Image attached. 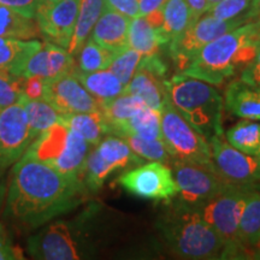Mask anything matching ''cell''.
Masks as SVG:
<instances>
[{"label": "cell", "mask_w": 260, "mask_h": 260, "mask_svg": "<svg viewBox=\"0 0 260 260\" xmlns=\"http://www.w3.org/2000/svg\"><path fill=\"white\" fill-rule=\"evenodd\" d=\"M169 45V39L160 29L148 23L145 16L132 18L128 30V46L142 56H151L160 52L162 46Z\"/></svg>", "instance_id": "20"}, {"label": "cell", "mask_w": 260, "mask_h": 260, "mask_svg": "<svg viewBox=\"0 0 260 260\" xmlns=\"http://www.w3.org/2000/svg\"><path fill=\"white\" fill-rule=\"evenodd\" d=\"M258 184L233 183L212 200L197 207L222 237L224 249L220 259H252L251 252L239 241V225L249 194Z\"/></svg>", "instance_id": "6"}, {"label": "cell", "mask_w": 260, "mask_h": 260, "mask_svg": "<svg viewBox=\"0 0 260 260\" xmlns=\"http://www.w3.org/2000/svg\"><path fill=\"white\" fill-rule=\"evenodd\" d=\"M74 74L84 88L100 103V105L115 99L124 92V84L115 74L107 69L93 73H84L76 69Z\"/></svg>", "instance_id": "22"}, {"label": "cell", "mask_w": 260, "mask_h": 260, "mask_svg": "<svg viewBox=\"0 0 260 260\" xmlns=\"http://www.w3.org/2000/svg\"><path fill=\"white\" fill-rule=\"evenodd\" d=\"M164 84L171 105L207 141L224 135V99L213 84L184 74L174 75Z\"/></svg>", "instance_id": "4"}, {"label": "cell", "mask_w": 260, "mask_h": 260, "mask_svg": "<svg viewBox=\"0 0 260 260\" xmlns=\"http://www.w3.org/2000/svg\"><path fill=\"white\" fill-rule=\"evenodd\" d=\"M80 0H58L46 5H38L37 23L46 41L68 48L73 38Z\"/></svg>", "instance_id": "15"}, {"label": "cell", "mask_w": 260, "mask_h": 260, "mask_svg": "<svg viewBox=\"0 0 260 260\" xmlns=\"http://www.w3.org/2000/svg\"><path fill=\"white\" fill-rule=\"evenodd\" d=\"M160 122L161 141L172 159L214 168L209 141L175 110L168 98Z\"/></svg>", "instance_id": "7"}, {"label": "cell", "mask_w": 260, "mask_h": 260, "mask_svg": "<svg viewBox=\"0 0 260 260\" xmlns=\"http://www.w3.org/2000/svg\"><path fill=\"white\" fill-rule=\"evenodd\" d=\"M253 256H254V259H260V240L253 248Z\"/></svg>", "instance_id": "46"}, {"label": "cell", "mask_w": 260, "mask_h": 260, "mask_svg": "<svg viewBox=\"0 0 260 260\" xmlns=\"http://www.w3.org/2000/svg\"><path fill=\"white\" fill-rule=\"evenodd\" d=\"M5 242H9L8 233H6L5 226L0 223V243H5Z\"/></svg>", "instance_id": "45"}, {"label": "cell", "mask_w": 260, "mask_h": 260, "mask_svg": "<svg viewBox=\"0 0 260 260\" xmlns=\"http://www.w3.org/2000/svg\"><path fill=\"white\" fill-rule=\"evenodd\" d=\"M225 140L234 148L249 155H260V124L242 119L225 133Z\"/></svg>", "instance_id": "30"}, {"label": "cell", "mask_w": 260, "mask_h": 260, "mask_svg": "<svg viewBox=\"0 0 260 260\" xmlns=\"http://www.w3.org/2000/svg\"><path fill=\"white\" fill-rule=\"evenodd\" d=\"M164 77L152 73L145 68L138 67L134 76L126 84L124 92L138 95L151 109L159 113L162 112L165 102H167V89H165Z\"/></svg>", "instance_id": "19"}, {"label": "cell", "mask_w": 260, "mask_h": 260, "mask_svg": "<svg viewBox=\"0 0 260 260\" xmlns=\"http://www.w3.org/2000/svg\"><path fill=\"white\" fill-rule=\"evenodd\" d=\"M79 70L84 73L106 70L115 58V52L98 45L92 38L87 39L79 53Z\"/></svg>", "instance_id": "32"}, {"label": "cell", "mask_w": 260, "mask_h": 260, "mask_svg": "<svg viewBox=\"0 0 260 260\" xmlns=\"http://www.w3.org/2000/svg\"><path fill=\"white\" fill-rule=\"evenodd\" d=\"M162 32L170 42L188 28L190 22V12L186 0H167L162 6Z\"/></svg>", "instance_id": "31"}, {"label": "cell", "mask_w": 260, "mask_h": 260, "mask_svg": "<svg viewBox=\"0 0 260 260\" xmlns=\"http://www.w3.org/2000/svg\"><path fill=\"white\" fill-rule=\"evenodd\" d=\"M105 0H80L79 14H77L76 24L74 34L67 51L70 54H77L81 48L92 34L94 25L100 18L105 10Z\"/></svg>", "instance_id": "23"}, {"label": "cell", "mask_w": 260, "mask_h": 260, "mask_svg": "<svg viewBox=\"0 0 260 260\" xmlns=\"http://www.w3.org/2000/svg\"><path fill=\"white\" fill-rule=\"evenodd\" d=\"M161 113L146 105L122 124L113 126L111 135L134 134L147 140H161Z\"/></svg>", "instance_id": "24"}, {"label": "cell", "mask_w": 260, "mask_h": 260, "mask_svg": "<svg viewBox=\"0 0 260 260\" xmlns=\"http://www.w3.org/2000/svg\"><path fill=\"white\" fill-rule=\"evenodd\" d=\"M186 2L189 8L191 23L198 21L207 11V0H186Z\"/></svg>", "instance_id": "41"}, {"label": "cell", "mask_w": 260, "mask_h": 260, "mask_svg": "<svg viewBox=\"0 0 260 260\" xmlns=\"http://www.w3.org/2000/svg\"><path fill=\"white\" fill-rule=\"evenodd\" d=\"M224 107L241 119L260 121V89L234 80L224 92Z\"/></svg>", "instance_id": "18"}, {"label": "cell", "mask_w": 260, "mask_h": 260, "mask_svg": "<svg viewBox=\"0 0 260 260\" xmlns=\"http://www.w3.org/2000/svg\"><path fill=\"white\" fill-rule=\"evenodd\" d=\"M0 4L8 6L24 17L35 18L38 0H0Z\"/></svg>", "instance_id": "39"}, {"label": "cell", "mask_w": 260, "mask_h": 260, "mask_svg": "<svg viewBox=\"0 0 260 260\" xmlns=\"http://www.w3.org/2000/svg\"><path fill=\"white\" fill-rule=\"evenodd\" d=\"M167 0H139V16H146L155 10L162 9Z\"/></svg>", "instance_id": "43"}, {"label": "cell", "mask_w": 260, "mask_h": 260, "mask_svg": "<svg viewBox=\"0 0 260 260\" xmlns=\"http://www.w3.org/2000/svg\"><path fill=\"white\" fill-rule=\"evenodd\" d=\"M212 161L217 172L236 184L260 183V155H249L234 148L225 136L209 140Z\"/></svg>", "instance_id": "12"}, {"label": "cell", "mask_w": 260, "mask_h": 260, "mask_svg": "<svg viewBox=\"0 0 260 260\" xmlns=\"http://www.w3.org/2000/svg\"><path fill=\"white\" fill-rule=\"evenodd\" d=\"M260 240V183L253 188L243 209L239 225V241L247 251L251 252Z\"/></svg>", "instance_id": "26"}, {"label": "cell", "mask_w": 260, "mask_h": 260, "mask_svg": "<svg viewBox=\"0 0 260 260\" xmlns=\"http://www.w3.org/2000/svg\"><path fill=\"white\" fill-rule=\"evenodd\" d=\"M171 165L178 188L177 199L190 206H203L233 184L214 168L178 159H172Z\"/></svg>", "instance_id": "10"}, {"label": "cell", "mask_w": 260, "mask_h": 260, "mask_svg": "<svg viewBox=\"0 0 260 260\" xmlns=\"http://www.w3.org/2000/svg\"><path fill=\"white\" fill-rule=\"evenodd\" d=\"M145 159L130 149L124 140L116 135L105 136L94 151L89 152L84 164L82 181L87 190L96 193L106 178L115 171L144 164Z\"/></svg>", "instance_id": "8"}, {"label": "cell", "mask_w": 260, "mask_h": 260, "mask_svg": "<svg viewBox=\"0 0 260 260\" xmlns=\"http://www.w3.org/2000/svg\"><path fill=\"white\" fill-rule=\"evenodd\" d=\"M142 54L138 51L133 50L132 47H125L124 50L119 51L116 53L115 58L107 68V70L111 71L118 77L119 81L125 86L130 82L132 77L134 76L136 69H138L140 60H141Z\"/></svg>", "instance_id": "34"}, {"label": "cell", "mask_w": 260, "mask_h": 260, "mask_svg": "<svg viewBox=\"0 0 260 260\" xmlns=\"http://www.w3.org/2000/svg\"><path fill=\"white\" fill-rule=\"evenodd\" d=\"M60 122L79 133L86 141L94 146L110 135V126L102 111L61 115Z\"/></svg>", "instance_id": "25"}, {"label": "cell", "mask_w": 260, "mask_h": 260, "mask_svg": "<svg viewBox=\"0 0 260 260\" xmlns=\"http://www.w3.org/2000/svg\"><path fill=\"white\" fill-rule=\"evenodd\" d=\"M31 142L22 96L14 105L0 110V169L17 161Z\"/></svg>", "instance_id": "13"}, {"label": "cell", "mask_w": 260, "mask_h": 260, "mask_svg": "<svg viewBox=\"0 0 260 260\" xmlns=\"http://www.w3.org/2000/svg\"><path fill=\"white\" fill-rule=\"evenodd\" d=\"M130 18L105 8L92 30V38L100 46L118 53L128 47Z\"/></svg>", "instance_id": "17"}, {"label": "cell", "mask_w": 260, "mask_h": 260, "mask_svg": "<svg viewBox=\"0 0 260 260\" xmlns=\"http://www.w3.org/2000/svg\"><path fill=\"white\" fill-rule=\"evenodd\" d=\"M44 100L61 115L100 111V103L81 84L74 73L46 80Z\"/></svg>", "instance_id": "14"}, {"label": "cell", "mask_w": 260, "mask_h": 260, "mask_svg": "<svg viewBox=\"0 0 260 260\" xmlns=\"http://www.w3.org/2000/svg\"><path fill=\"white\" fill-rule=\"evenodd\" d=\"M76 69L74 56L67 48L46 41L42 44L40 50L25 61L21 76H41L46 80H53L74 73Z\"/></svg>", "instance_id": "16"}, {"label": "cell", "mask_w": 260, "mask_h": 260, "mask_svg": "<svg viewBox=\"0 0 260 260\" xmlns=\"http://www.w3.org/2000/svg\"><path fill=\"white\" fill-rule=\"evenodd\" d=\"M45 84L46 79L41 76H29L24 77L23 83V93L28 99L39 100L44 99L45 94Z\"/></svg>", "instance_id": "38"}, {"label": "cell", "mask_w": 260, "mask_h": 260, "mask_svg": "<svg viewBox=\"0 0 260 260\" xmlns=\"http://www.w3.org/2000/svg\"><path fill=\"white\" fill-rule=\"evenodd\" d=\"M253 88L260 89V47L255 57L243 68L240 73V79Z\"/></svg>", "instance_id": "37"}, {"label": "cell", "mask_w": 260, "mask_h": 260, "mask_svg": "<svg viewBox=\"0 0 260 260\" xmlns=\"http://www.w3.org/2000/svg\"><path fill=\"white\" fill-rule=\"evenodd\" d=\"M24 77L0 69V110L19 102L23 96Z\"/></svg>", "instance_id": "35"}, {"label": "cell", "mask_w": 260, "mask_h": 260, "mask_svg": "<svg viewBox=\"0 0 260 260\" xmlns=\"http://www.w3.org/2000/svg\"><path fill=\"white\" fill-rule=\"evenodd\" d=\"M24 259L23 253L16 246L10 245V242L0 243V260H18Z\"/></svg>", "instance_id": "42"}, {"label": "cell", "mask_w": 260, "mask_h": 260, "mask_svg": "<svg viewBox=\"0 0 260 260\" xmlns=\"http://www.w3.org/2000/svg\"><path fill=\"white\" fill-rule=\"evenodd\" d=\"M42 42L35 39L22 40L16 38L0 37V69L21 76L23 67L29 58L40 50Z\"/></svg>", "instance_id": "21"}, {"label": "cell", "mask_w": 260, "mask_h": 260, "mask_svg": "<svg viewBox=\"0 0 260 260\" xmlns=\"http://www.w3.org/2000/svg\"><path fill=\"white\" fill-rule=\"evenodd\" d=\"M246 22H248L246 15L224 21L210 14H204L198 21L188 25L182 34L169 42V56L182 73L201 48L209 42Z\"/></svg>", "instance_id": "9"}, {"label": "cell", "mask_w": 260, "mask_h": 260, "mask_svg": "<svg viewBox=\"0 0 260 260\" xmlns=\"http://www.w3.org/2000/svg\"><path fill=\"white\" fill-rule=\"evenodd\" d=\"M260 47V17L220 35L199 51L181 74L222 86L241 73Z\"/></svg>", "instance_id": "2"}, {"label": "cell", "mask_w": 260, "mask_h": 260, "mask_svg": "<svg viewBox=\"0 0 260 260\" xmlns=\"http://www.w3.org/2000/svg\"><path fill=\"white\" fill-rule=\"evenodd\" d=\"M218 2H219V0H207V10L212 8V6L214 4H217V3H218Z\"/></svg>", "instance_id": "48"}, {"label": "cell", "mask_w": 260, "mask_h": 260, "mask_svg": "<svg viewBox=\"0 0 260 260\" xmlns=\"http://www.w3.org/2000/svg\"><path fill=\"white\" fill-rule=\"evenodd\" d=\"M87 193L82 180L63 175L25 151L12 169L5 216L34 229L79 206Z\"/></svg>", "instance_id": "1"}, {"label": "cell", "mask_w": 260, "mask_h": 260, "mask_svg": "<svg viewBox=\"0 0 260 260\" xmlns=\"http://www.w3.org/2000/svg\"><path fill=\"white\" fill-rule=\"evenodd\" d=\"M58 0H38V5H46L52 4V3H56Z\"/></svg>", "instance_id": "47"}, {"label": "cell", "mask_w": 260, "mask_h": 260, "mask_svg": "<svg viewBox=\"0 0 260 260\" xmlns=\"http://www.w3.org/2000/svg\"><path fill=\"white\" fill-rule=\"evenodd\" d=\"M155 229L174 255L186 259H220L224 242L197 207L178 199L168 201Z\"/></svg>", "instance_id": "3"}, {"label": "cell", "mask_w": 260, "mask_h": 260, "mask_svg": "<svg viewBox=\"0 0 260 260\" xmlns=\"http://www.w3.org/2000/svg\"><path fill=\"white\" fill-rule=\"evenodd\" d=\"M117 183L128 193L146 200L168 203L178 194L171 169L160 161L132 168L118 177Z\"/></svg>", "instance_id": "11"}, {"label": "cell", "mask_w": 260, "mask_h": 260, "mask_svg": "<svg viewBox=\"0 0 260 260\" xmlns=\"http://www.w3.org/2000/svg\"><path fill=\"white\" fill-rule=\"evenodd\" d=\"M105 5L129 18L139 16V0H105Z\"/></svg>", "instance_id": "40"}, {"label": "cell", "mask_w": 260, "mask_h": 260, "mask_svg": "<svg viewBox=\"0 0 260 260\" xmlns=\"http://www.w3.org/2000/svg\"><path fill=\"white\" fill-rule=\"evenodd\" d=\"M252 4V0H219L217 4L207 10L205 14L212 15L213 17L218 19L229 21L241 16L246 15L249 6Z\"/></svg>", "instance_id": "36"}, {"label": "cell", "mask_w": 260, "mask_h": 260, "mask_svg": "<svg viewBox=\"0 0 260 260\" xmlns=\"http://www.w3.org/2000/svg\"><path fill=\"white\" fill-rule=\"evenodd\" d=\"M145 106L146 104L141 98L129 93H122L115 99L102 104L100 111L103 112L107 124L110 126V135H111V129L113 126L126 122Z\"/></svg>", "instance_id": "28"}, {"label": "cell", "mask_w": 260, "mask_h": 260, "mask_svg": "<svg viewBox=\"0 0 260 260\" xmlns=\"http://www.w3.org/2000/svg\"><path fill=\"white\" fill-rule=\"evenodd\" d=\"M246 17L248 21L260 17V0H252V4L249 6L248 11L246 12Z\"/></svg>", "instance_id": "44"}, {"label": "cell", "mask_w": 260, "mask_h": 260, "mask_svg": "<svg viewBox=\"0 0 260 260\" xmlns=\"http://www.w3.org/2000/svg\"><path fill=\"white\" fill-rule=\"evenodd\" d=\"M23 104L32 141L38 139L42 133L50 129L52 125L60 122L61 113L52 107L46 100H31L23 95Z\"/></svg>", "instance_id": "27"}, {"label": "cell", "mask_w": 260, "mask_h": 260, "mask_svg": "<svg viewBox=\"0 0 260 260\" xmlns=\"http://www.w3.org/2000/svg\"><path fill=\"white\" fill-rule=\"evenodd\" d=\"M41 35L34 18L19 15L8 6L0 4V37L30 40Z\"/></svg>", "instance_id": "29"}, {"label": "cell", "mask_w": 260, "mask_h": 260, "mask_svg": "<svg viewBox=\"0 0 260 260\" xmlns=\"http://www.w3.org/2000/svg\"><path fill=\"white\" fill-rule=\"evenodd\" d=\"M124 140L128 146L140 158L152 161H160L164 164L171 162L172 158L165 148L161 140H147L134 134H123L118 136Z\"/></svg>", "instance_id": "33"}, {"label": "cell", "mask_w": 260, "mask_h": 260, "mask_svg": "<svg viewBox=\"0 0 260 260\" xmlns=\"http://www.w3.org/2000/svg\"><path fill=\"white\" fill-rule=\"evenodd\" d=\"M96 207H89L75 220H56L28 240V252L34 259L76 260L87 256L93 246L89 243L90 219Z\"/></svg>", "instance_id": "5"}]
</instances>
